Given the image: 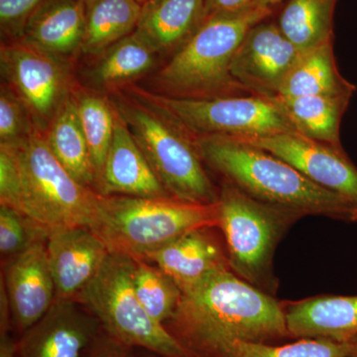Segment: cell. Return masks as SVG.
Masks as SVG:
<instances>
[{
    "mask_svg": "<svg viewBox=\"0 0 357 357\" xmlns=\"http://www.w3.org/2000/svg\"><path fill=\"white\" fill-rule=\"evenodd\" d=\"M241 138L293 166L314 184L357 208V167L342 146L289 131L264 137Z\"/></svg>",
    "mask_w": 357,
    "mask_h": 357,
    "instance_id": "8fae6325",
    "label": "cell"
},
{
    "mask_svg": "<svg viewBox=\"0 0 357 357\" xmlns=\"http://www.w3.org/2000/svg\"><path fill=\"white\" fill-rule=\"evenodd\" d=\"M218 225V203L102 195L98 220L91 229L110 252L145 259L191 230Z\"/></svg>",
    "mask_w": 357,
    "mask_h": 357,
    "instance_id": "277c9868",
    "label": "cell"
},
{
    "mask_svg": "<svg viewBox=\"0 0 357 357\" xmlns=\"http://www.w3.org/2000/svg\"><path fill=\"white\" fill-rule=\"evenodd\" d=\"M206 18V0H147L134 32L155 53L175 54Z\"/></svg>",
    "mask_w": 357,
    "mask_h": 357,
    "instance_id": "ac0fdd59",
    "label": "cell"
},
{
    "mask_svg": "<svg viewBox=\"0 0 357 357\" xmlns=\"http://www.w3.org/2000/svg\"><path fill=\"white\" fill-rule=\"evenodd\" d=\"M333 43L328 42L302 54L282 84L278 96H354L356 86L340 75Z\"/></svg>",
    "mask_w": 357,
    "mask_h": 357,
    "instance_id": "603a6c76",
    "label": "cell"
},
{
    "mask_svg": "<svg viewBox=\"0 0 357 357\" xmlns=\"http://www.w3.org/2000/svg\"><path fill=\"white\" fill-rule=\"evenodd\" d=\"M31 114L6 84L0 91V144L17 146L35 128Z\"/></svg>",
    "mask_w": 357,
    "mask_h": 357,
    "instance_id": "4dcf8cb0",
    "label": "cell"
},
{
    "mask_svg": "<svg viewBox=\"0 0 357 357\" xmlns=\"http://www.w3.org/2000/svg\"><path fill=\"white\" fill-rule=\"evenodd\" d=\"M138 2L142 6L143 3H145V2L147 1V0H137Z\"/></svg>",
    "mask_w": 357,
    "mask_h": 357,
    "instance_id": "f35d334b",
    "label": "cell"
},
{
    "mask_svg": "<svg viewBox=\"0 0 357 357\" xmlns=\"http://www.w3.org/2000/svg\"><path fill=\"white\" fill-rule=\"evenodd\" d=\"M0 66L6 84L20 96L35 126L46 130L61 105L72 95L63 59L15 40L2 44Z\"/></svg>",
    "mask_w": 357,
    "mask_h": 357,
    "instance_id": "30bf717a",
    "label": "cell"
},
{
    "mask_svg": "<svg viewBox=\"0 0 357 357\" xmlns=\"http://www.w3.org/2000/svg\"><path fill=\"white\" fill-rule=\"evenodd\" d=\"M44 135L52 153L66 170L79 184L96 189L95 169L73 93L61 105L44 131Z\"/></svg>",
    "mask_w": 357,
    "mask_h": 357,
    "instance_id": "7402d4cb",
    "label": "cell"
},
{
    "mask_svg": "<svg viewBox=\"0 0 357 357\" xmlns=\"http://www.w3.org/2000/svg\"><path fill=\"white\" fill-rule=\"evenodd\" d=\"M289 335L349 342L357 338V296H321L285 307Z\"/></svg>",
    "mask_w": 357,
    "mask_h": 357,
    "instance_id": "ffe728a7",
    "label": "cell"
},
{
    "mask_svg": "<svg viewBox=\"0 0 357 357\" xmlns=\"http://www.w3.org/2000/svg\"><path fill=\"white\" fill-rule=\"evenodd\" d=\"M1 335H0V357H16L17 349L8 335V328H0Z\"/></svg>",
    "mask_w": 357,
    "mask_h": 357,
    "instance_id": "e575fe53",
    "label": "cell"
},
{
    "mask_svg": "<svg viewBox=\"0 0 357 357\" xmlns=\"http://www.w3.org/2000/svg\"><path fill=\"white\" fill-rule=\"evenodd\" d=\"M204 164L225 182L260 203L301 215H319L349 222L352 206L314 184L293 166L241 138H192Z\"/></svg>",
    "mask_w": 357,
    "mask_h": 357,
    "instance_id": "7a4b0ae2",
    "label": "cell"
},
{
    "mask_svg": "<svg viewBox=\"0 0 357 357\" xmlns=\"http://www.w3.org/2000/svg\"><path fill=\"white\" fill-rule=\"evenodd\" d=\"M50 232L20 211L0 204V253L10 259Z\"/></svg>",
    "mask_w": 357,
    "mask_h": 357,
    "instance_id": "f546056e",
    "label": "cell"
},
{
    "mask_svg": "<svg viewBox=\"0 0 357 357\" xmlns=\"http://www.w3.org/2000/svg\"><path fill=\"white\" fill-rule=\"evenodd\" d=\"M182 293L167 330L192 357H222L238 340L265 342L290 335L284 307L230 268Z\"/></svg>",
    "mask_w": 357,
    "mask_h": 357,
    "instance_id": "6da1fadb",
    "label": "cell"
},
{
    "mask_svg": "<svg viewBox=\"0 0 357 357\" xmlns=\"http://www.w3.org/2000/svg\"><path fill=\"white\" fill-rule=\"evenodd\" d=\"M351 96L319 95L273 98L297 132L319 142L340 144V123Z\"/></svg>",
    "mask_w": 357,
    "mask_h": 357,
    "instance_id": "44dd1931",
    "label": "cell"
},
{
    "mask_svg": "<svg viewBox=\"0 0 357 357\" xmlns=\"http://www.w3.org/2000/svg\"><path fill=\"white\" fill-rule=\"evenodd\" d=\"M345 357H357V338L354 340L351 351H349Z\"/></svg>",
    "mask_w": 357,
    "mask_h": 357,
    "instance_id": "8d00e7d4",
    "label": "cell"
},
{
    "mask_svg": "<svg viewBox=\"0 0 357 357\" xmlns=\"http://www.w3.org/2000/svg\"><path fill=\"white\" fill-rule=\"evenodd\" d=\"M13 147L20 187L13 208L49 232L66 227L93 229L100 208V192L79 184L52 153L37 126Z\"/></svg>",
    "mask_w": 357,
    "mask_h": 357,
    "instance_id": "5b68a950",
    "label": "cell"
},
{
    "mask_svg": "<svg viewBox=\"0 0 357 357\" xmlns=\"http://www.w3.org/2000/svg\"><path fill=\"white\" fill-rule=\"evenodd\" d=\"M84 25L83 0H45L30 16L20 40L64 59L81 51Z\"/></svg>",
    "mask_w": 357,
    "mask_h": 357,
    "instance_id": "d6986e66",
    "label": "cell"
},
{
    "mask_svg": "<svg viewBox=\"0 0 357 357\" xmlns=\"http://www.w3.org/2000/svg\"><path fill=\"white\" fill-rule=\"evenodd\" d=\"M352 344L354 340L340 342L328 338H302L285 345L238 340L227 347L222 357H345Z\"/></svg>",
    "mask_w": 357,
    "mask_h": 357,
    "instance_id": "f1b7e54d",
    "label": "cell"
},
{
    "mask_svg": "<svg viewBox=\"0 0 357 357\" xmlns=\"http://www.w3.org/2000/svg\"><path fill=\"white\" fill-rule=\"evenodd\" d=\"M133 287L140 304L155 321L165 326L177 309L182 290L156 265L133 258Z\"/></svg>",
    "mask_w": 357,
    "mask_h": 357,
    "instance_id": "83f0119b",
    "label": "cell"
},
{
    "mask_svg": "<svg viewBox=\"0 0 357 357\" xmlns=\"http://www.w3.org/2000/svg\"><path fill=\"white\" fill-rule=\"evenodd\" d=\"M337 0H288L277 25L301 54L333 41Z\"/></svg>",
    "mask_w": 357,
    "mask_h": 357,
    "instance_id": "d4e9b609",
    "label": "cell"
},
{
    "mask_svg": "<svg viewBox=\"0 0 357 357\" xmlns=\"http://www.w3.org/2000/svg\"><path fill=\"white\" fill-rule=\"evenodd\" d=\"M211 229L191 230L144 260L163 270L184 292L213 272L230 268L229 258L211 236Z\"/></svg>",
    "mask_w": 357,
    "mask_h": 357,
    "instance_id": "e0dca14e",
    "label": "cell"
},
{
    "mask_svg": "<svg viewBox=\"0 0 357 357\" xmlns=\"http://www.w3.org/2000/svg\"><path fill=\"white\" fill-rule=\"evenodd\" d=\"M285 0H253V6L263 7V8L273 9Z\"/></svg>",
    "mask_w": 357,
    "mask_h": 357,
    "instance_id": "d590c367",
    "label": "cell"
},
{
    "mask_svg": "<svg viewBox=\"0 0 357 357\" xmlns=\"http://www.w3.org/2000/svg\"><path fill=\"white\" fill-rule=\"evenodd\" d=\"M349 222H357V208H351L349 211Z\"/></svg>",
    "mask_w": 357,
    "mask_h": 357,
    "instance_id": "74e56055",
    "label": "cell"
},
{
    "mask_svg": "<svg viewBox=\"0 0 357 357\" xmlns=\"http://www.w3.org/2000/svg\"><path fill=\"white\" fill-rule=\"evenodd\" d=\"M133 258L109 252L100 271L76 298L100 321L109 337L162 357H192L165 326L140 304L133 287Z\"/></svg>",
    "mask_w": 357,
    "mask_h": 357,
    "instance_id": "52a82bcc",
    "label": "cell"
},
{
    "mask_svg": "<svg viewBox=\"0 0 357 357\" xmlns=\"http://www.w3.org/2000/svg\"><path fill=\"white\" fill-rule=\"evenodd\" d=\"M218 213L230 269L256 287H269L275 248L301 215L255 201L227 182L220 190Z\"/></svg>",
    "mask_w": 357,
    "mask_h": 357,
    "instance_id": "9c48e42d",
    "label": "cell"
},
{
    "mask_svg": "<svg viewBox=\"0 0 357 357\" xmlns=\"http://www.w3.org/2000/svg\"><path fill=\"white\" fill-rule=\"evenodd\" d=\"M273 13L253 6L238 13L208 16L160 70L156 81L162 95L185 98L251 95L234 79L230 66L249 30Z\"/></svg>",
    "mask_w": 357,
    "mask_h": 357,
    "instance_id": "3957f363",
    "label": "cell"
},
{
    "mask_svg": "<svg viewBox=\"0 0 357 357\" xmlns=\"http://www.w3.org/2000/svg\"><path fill=\"white\" fill-rule=\"evenodd\" d=\"M77 300L56 299L43 318L26 331L20 357H84L98 335V319Z\"/></svg>",
    "mask_w": 357,
    "mask_h": 357,
    "instance_id": "5bb4252c",
    "label": "cell"
},
{
    "mask_svg": "<svg viewBox=\"0 0 357 357\" xmlns=\"http://www.w3.org/2000/svg\"><path fill=\"white\" fill-rule=\"evenodd\" d=\"M253 6V0H206V17L213 14L238 13Z\"/></svg>",
    "mask_w": 357,
    "mask_h": 357,
    "instance_id": "d6a6232c",
    "label": "cell"
},
{
    "mask_svg": "<svg viewBox=\"0 0 357 357\" xmlns=\"http://www.w3.org/2000/svg\"><path fill=\"white\" fill-rule=\"evenodd\" d=\"M84 34L81 52L100 56L135 31L142 6L137 0H83Z\"/></svg>",
    "mask_w": 357,
    "mask_h": 357,
    "instance_id": "cb8c5ba5",
    "label": "cell"
},
{
    "mask_svg": "<svg viewBox=\"0 0 357 357\" xmlns=\"http://www.w3.org/2000/svg\"><path fill=\"white\" fill-rule=\"evenodd\" d=\"M123 347L126 345L110 337L107 342H96L88 357H126Z\"/></svg>",
    "mask_w": 357,
    "mask_h": 357,
    "instance_id": "836d02e7",
    "label": "cell"
},
{
    "mask_svg": "<svg viewBox=\"0 0 357 357\" xmlns=\"http://www.w3.org/2000/svg\"><path fill=\"white\" fill-rule=\"evenodd\" d=\"M114 109V137L98 192L102 196L170 197L155 175L153 169L134 139L128 123L115 105Z\"/></svg>",
    "mask_w": 357,
    "mask_h": 357,
    "instance_id": "2e32d148",
    "label": "cell"
},
{
    "mask_svg": "<svg viewBox=\"0 0 357 357\" xmlns=\"http://www.w3.org/2000/svg\"><path fill=\"white\" fill-rule=\"evenodd\" d=\"M302 54L269 18L253 26L234 54L230 73L251 95L277 98Z\"/></svg>",
    "mask_w": 357,
    "mask_h": 357,
    "instance_id": "7c38bea8",
    "label": "cell"
},
{
    "mask_svg": "<svg viewBox=\"0 0 357 357\" xmlns=\"http://www.w3.org/2000/svg\"><path fill=\"white\" fill-rule=\"evenodd\" d=\"M105 241L86 227L53 230L47 255L56 287V299L76 300L100 271L109 255Z\"/></svg>",
    "mask_w": 357,
    "mask_h": 357,
    "instance_id": "9a60e30c",
    "label": "cell"
},
{
    "mask_svg": "<svg viewBox=\"0 0 357 357\" xmlns=\"http://www.w3.org/2000/svg\"><path fill=\"white\" fill-rule=\"evenodd\" d=\"M132 98H119L114 105L166 192L187 203L217 204L220 191L204 170L191 136L159 110Z\"/></svg>",
    "mask_w": 357,
    "mask_h": 357,
    "instance_id": "8992f818",
    "label": "cell"
},
{
    "mask_svg": "<svg viewBox=\"0 0 357 357\" xmlns=\"http://www.w3.org/2000/svg\"><path fill=\"white\" fill-rule=\"evenodd\" d=\"M130 93L165 114L192 138L218 135L255 138L296 131L278 103L262 96L175 98L139 88L130 89Z\"/></svg>",
    "mask_w": 357,
    "mask_h": 357,
    "instance_id": "ba28073f",
    "label": "cell"
},
{
    "mask_svg": "<svg viewBox=\"0 0 357 357\" xmlns=\"http://www.w3.org/2000/svg\"><path fill=\"white\" fill-rule=\"evenodd\" d=\"M48 239V238H47ZM47 239L31 244L9 259L4 271V286L11 321L26 332L43 318L56 300Z\"/></svg>",
    "mask_w": 357,
    "mask_h": 357,
    "instance_id": "4fadbf2b",
    "label": "cell"
},
{
    "mask_svg": "<svg viewBox=\"0 0 357 357\" xmlns=\"http://www.w3.org/2000/svg\"><path fill=\"white\" fill-rule=\"evenodd\" d=\"M155 52L131 33L107 49L98 59L91 77L103 88H115L146 74L153 67Z\"/></svg>",
    "mask_w": 357,
    "mask_h": 357,
    "instance_id": "484cf974",
    "label": "cell"
},
{
    "mask_svg": "<svg viewBox=\"0 0 357 357\" xmlns=\"http://www.w3.org/2000/svg\"><path fill=\"white\" fill-rule=\"evenodd\" d=\"M45 0H0L2 34L20 40L30 16Z\"/></svg>",
    "mask_w": 357,
    "mask_h": 357,
    "instance_id": "1f68e13d",
    "label": "cell"
},
{
    "mask_svg": "<svg viewBox=\"0 0 357 357\" xmlns=\"http://www.w3.org/2000/svg\"><path fill=\"white\" fill-rule=\"evenodd\" d=\"M73 98L95 169L98 192L114 137V105L107 98L93 91H82L74 93Z\"/></svg>",
    "mask_w": 357,
    "mask_h": 357,
    "instance_id": "4316f807",
    "label": "cell"
}]
</instances>
